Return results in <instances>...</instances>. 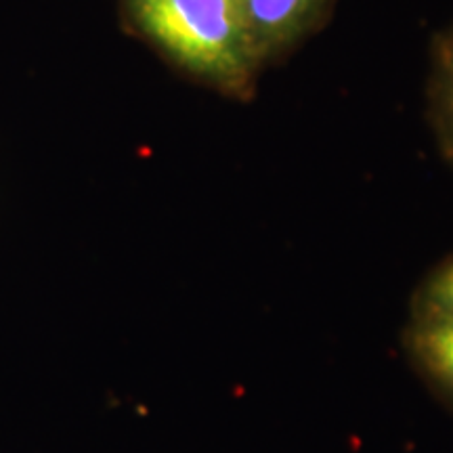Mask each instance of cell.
Here are the masks:
<instances>
[{
    "instance_id": "obj_2",
    "label": "cell",
    "mask_w": 453,
    "mask_h": 453,
    "mask_svg": "<svg viewBox=\"0 0 453 453\" xmlns=\"http://www.w3.org/2000/svg\"><path fill=\"white\" fill-rule=\"evenodd\" d=\"M265 67L286 59L330 19L336 0H237Z\"/></svg>"
},
{
    "instance_id": "obj_5",
    "label": "cell",
    "mask_w": 453,
    "mask_h": 453,
    "mask_svg": "<svg viewBox=\"0 0 453 453\" xmlns=\"http://www.w3.org/2000/svg\"><path fill=\"white\" fill-rule=\"evenodd\" d=\"M410 315L453 317V254L422 277L410 300Z\"/></svg>"
},
{
    "instance_id": "obj_1",
    "label": "cell",
    "mask_w": 453,
    "mask_h": 453,
    "mask_svg": "<svg viewBox=\"0 0 453 453\" xmlns=\"http://www.w3.org/2000/svg\"><path fill=\"white\" fill-rule=\"evenodd\" d=\"M127 34L189 82L252 101L263 61L237 0H116Z\"/></svg>"
},
{
    "instance_id": "obj_4",
    "label": "cell",
    "mask_w": 453,
    "mask_h": 453,
    "mask_svg": "<svg viewBox=\"0 0 453 453\" xmlns=\"http://www.w3.org/2000/svg\"><path fill=\"white\" fill-rule=\"evenodd\" d=\"M426 120L439 154L453 168V19L434 34L428 47Z\"/></svg>"
},
{
    "instance_id": "obj_3",
    "label": "cell",
    "mask_w": 453,
    "mask_h": 453,
    "mask_svg": "<svg viewBox=\"0 0 453 453\" xmlns=\"http://www.w3.org/2000/svg\"><path fill=\"white\" fill-rule=\"evenodd\" d=\"M401 340L411 370L453 411V317L410 315Z\"/></svg>"
}]
</instances>
